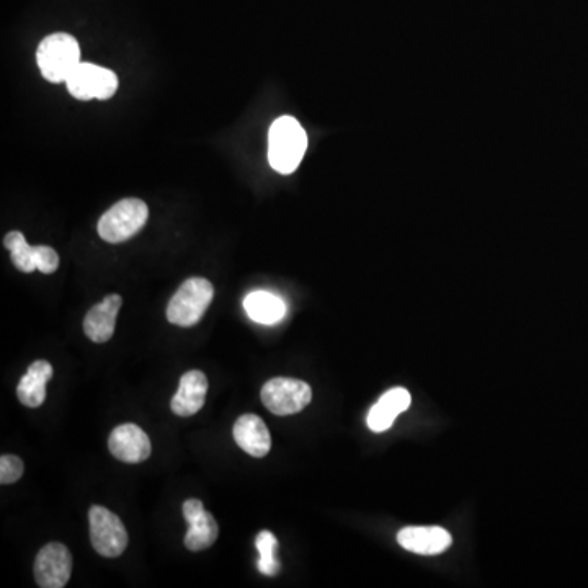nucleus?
<instances>
[{"label": "nucleus", "instance_id": "1", "mask_svg": "<svg viewBox=\"0 0 588 588\" xmlns=\"http://www.w3.org/2000/svg\"><path fill=\"white\" fill-rule=\"evenodd\" d=\"M308 149V134L293 116L273 121L268 133V162L280 174H293Z\"/></svg>", "mask_w": 588, "mask_h": 588}, {"label": "nucleus", "instance_id": "2", "mask_svg": "<svg viewBox=\"0 0 588 588\" xmlns=\"http://www.w3.org/2000/svg\"><path fill=\"white\" fill-rule=\"evenodd\" d=\"M36 61L41 76L51 84L66 82L74 69L81 64V48L76 38L67 33H54L41 41Z\"/></svg>", "mask_w": 588, "mask_h": 588}, {"label": "nucleus", "instance_id": "3", "mask_svg": "<svg viewBox=\"0 0 588 588\" xmlns=\"http://www.w3.org/2000/svg\"><path fill=\"white\" fill-rule=\"evenodd\" d=\"M214 288L205 278H188L180 286L167 306L170 324L192 327L205 316L206 309L213 301Z\"/></svg>", "mask_w": 588, "mask_h": 588}, {"label": "nucleus", "instance_id": "4", "mask_svg": "<svg viewBox=\"0 0 588 588\" xmlns=\"http://www.w3.org/2000/svg\"><path fill=\"white\" fill-rule=\"evenodd\" d=\"M149 210L139 198H125L112 206L98 221L97 231L103 241L120 244L136 236L146 224Z\"/></svg>", "mask_w": 588, "mask_h": 588}, {"label": "nucleus", "instance_id": "5", "mask_svg": "<svg viewBox=\"0 0 588 588\" xmlns=\"http://www.w3.org/2000/svg\"><path fill=\"white\" fill-rule=\"evenodd\" d=\"M90 541L100 556L118 557L128 546V533L120 518L108 508L94 505L89 512Z\"/></svg>", "mask_w": 588, "mask_h": 588}, {"label": "nucleus", "instance_id": "6", "mask_svg": "<svg viewBox=\"0 0 588 588\" xmlns=\"http://www.w3.org/2000/svg\"><path fill=\"white\" fill-rule=\"evenodd\" d=\"M311 399V386L299 379L273 378L262 388L263 406L275 415L298 414Z\"/></svg>", "mask_w": 588, "mask_h": 588}, {"label": "nucleus", "instance_id": "7", "mask_svg": "<svg viewBox=\"0 0 588 588\" xmlns=\"http://www.w3.org/2000/svg\"><path fill=\"white\" fill-rule=\"evenodd\" d=\"M67 90L77 100H108L118 90L115 72L95 64L81 63L66 81Z\"/></svg>", "mask_w": 588, "mask_h": 588}, {"label": "nucleus", "instance_id": "8", "mask_svg": "<svg viewBox=\"0 0 588 588\" xmlns=\"http://www.w3.org/2000/svg\"><path fill=\"white\" fill-rule=\"evenodd\" d=\"M72 556L61 543H49L35 561L36 584L41 588H63L71 579Z\"/></svg>", "mask_w": 588, "mask_h": 588}, {"label": "nucleus", "instance_id": "9", "mask_svg": "<svg viewBox=\"0 0 588 588\" xmlns=\"http://www.w3.org/2000/svg\"><path fill=\"white\" fill-rule=\"evenodd\" d=\"M183 515L188 523L185 546L193 553L211 548L218 539V523L210 512H206L203 502L198 499H188L183 504Z\"/></svg>", "mask_w": 588, "mask_h": 588}, {"label": "nucleus", "instance_id": "10", "mask_svg": "<svg viewBox=\"0 0 588 588\" xmlns=\"http://www.w3.org/2000/svg\"><path fill=\"white\" fill-rule=\"evenodd\" d=\"M108 448L116 459L131 464L143 463L152 451L146 432L134 424L118 425L108 438Z\"/></svg>", "mask_w": 588, "mask_h": 588}, {"label": "nucleus", "instance_id": "11", "mask_svg": "<svg viewBox=\"0 0 588 588\" xmlns=\"http://www.w3.org/2000/svg\"><path fill=\"white\" fill-rule=\"evenodd\" d=\"M397 541L410 553L433 556L451 546V535L440 526H409L399 531Z\"/></svg>", "mask_w": 588, "mask_h": 588}, {"label": "nucleus", "instance_id": "12", "mask_svg": "<svg viewBox=\"0 0 588 588\" xmlns=\"http://www.w3.org/2000/svg\"><path fill=\"white\" fill-rule=\"evenodd\" d=\"M121 304L123 299L120 294H108L102 303L90 309L84 319V332L92 342L105 343L112 339Z\"/></svg>", "mask_w": 588, "mask_h": 588}, {"label": "nucleus", "instance_id": "13", "mask_svg": "<svg viewBox=\"0 0 588 588\" xmlns=\"http://www.w3.org/2000/svg\"><path fill=\"white\" fill-rule=\"evenodd\" d=\"M234 440L239 448L254 458H263L272 448V437L259 415L245 414L234 424Z\"/></svg>", "mask_w": 588, "mask_h": 588}, {"label": "nucleus", "instance_id": "14", "mask_svg": "<svg viewBox=\"0 0 588 588\" xmlns=\"http://www.w3.org/2000/svg\"><path fill=\"white\" fill-rule=\"evenodd\" d=\"M208 379L201 371H187L180 379L179 391L172 399V412L180 417H190L205 406Z\"/></svg>", "mask_w": 588, "mask_h": 588}, {"label": "nucleus", "instance_id": "15", "mask_svg": "<svg viewBox=\"0 0 588 588\" xmlns=\"http://www.w3.org/2000/svg\"><path fill=\"white\" fill-rule=\"evenodd\" d=\"M410 397L409 391L404 388H394L381 396L375 406L371 407L368 414V427L373 432H386L394 424V420L409 409Z\"/></svg>", "mask_w": 588, "mask_h": 588}, {"label": "nucleus", "instance_id": "16", "mask_svg": "<svg viewBox=\"0 0 588 588\" xmlns=\"http://www.w3.org/2000/svg\"><path fill=\"white\" fill-rule=\"evenodd\" d=\"M53 378V366L45 360H38L30 365L27 375L20 379L17 386L18 401L23 406L40 407L46 399V384Z\"/></svg>", "mask_w": 588, "mask_h": 588}, {"label": "nucleus", "instance_id": "17", "mask_svg": "<svg viewBox=\"0 0 588 588\" xmlns=\"http://www.w3.org/2000/svg\"><path fill=\"white\" fill-rule=\"evenodd\" d=\"M244 309L252 321L259 324H277L286 314V304L277 294L254 291L244 299Z\"/></svg>", "mask_w": 588, "mask_h": 588}, {"label": "nucleus", "instance_id": "18", "mask_svg": "<svg viewBox=\"0 0 588 588\" xmlns=\"http://www.w3.org/2000/svg\"><path fill=\"white\" fill-rule=\"evenodd\" d=\"M4 245L10 250V257L15 267L23 273L36 270L35 247L28 244L20 231H12L4 237Z\"/></svg>", "mask_w": 588, "mask_h": 588}, {"label": "nucleus", "instance_id": "19", "mask_svg": "<svg viewBox=\"0 0 588 588\" xmlns=\"http://www.w3.org/2000/svg\"><path fill=\"white\" fill-rule=\"evenodd\" d=\"M255 546L260 554L259 564H257L259 571L268 577L277 575L281 566L277 559L278 541L272 531H262L255 539Z\"/></svg>", "mask_w": 588, "mask_h": 588}, {"label": "nucleus", "instance_id": "20", "mask_svg": "<svg viewBox=\"0 0 588 588\" xmlns=\"http://www.w3.org/2000/svg\"><path fill=\"white\" fill-rule=\"evenodd\" d=\"M23 476V461L14 455H2L0 458V482L14 484Z\"/></svg>", "mask_w": 588, "mask_h": 588}, {"label": "nucleus", "instance_id": "21", "mask_svg": "<svg viewBox=\"0 0 588 588\" xmlns=\"http://www.w3.org/2000/svg\"><path fill=\"white\" fill-rule=\"evenodd\" d=\"M36 268L40 272L54 273L59 267V255L56 250L51 249L48 245H35Z\"/></svg>", "mask_w": 588, "mask_h": 588}]
</instances>
